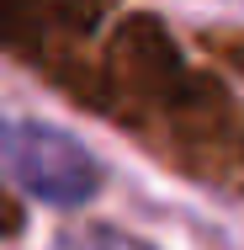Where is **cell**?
Here are the masks:
<instances>
[{"label": "cell", "instance_id": "6da1fadb", "mask_svg": "<svg viewBox=\"0 0 244 250\" xmlns=\"http://www.w3.org/2000/svg\"><path fill=\"white\" fill-rule=\"evenodd\" d=\"M0 170L43 208H85L106 181L101 160L75 133L38 123V117L0 123Z\"/></svg>", "mask_w": 244, "mask_h": 250}, {"label": "cell", "instance_id": "7a4b0ae2", "mask_svg": "<svg viewBox=\"0 0 244 250\" xmlns=\"http://www.w3.org/2000/svg\"><path fill=\"white\" fill-rule=\"evenodd\" d=\"M53 250H154V245L117 224H69V229H58Z\"/></svg>", "mask_w": 244, "mask_h": 250}]
</instances>
